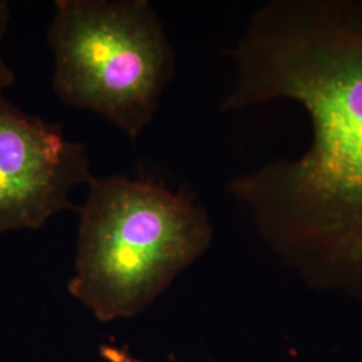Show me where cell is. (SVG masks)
<instances>
[{
    "label": "cell",
    "mask_w": 362,
    "mask_h": 362,
    "mask_svg": "<svg viewBox=\"0 0 362 362\" xmlns=\"http://www.w3.org/2000/svg\"><path fill=\"white\" fill-rule=\"evenodd\" d=\"M221 110L300 106L310 141L235 177L260 235L318 281L362 290V0H272L231 52Z\"/></svg>",
    "instance_id": "obj_1"
},
{
    "label": "cell",
    "mask_w": 362,
    "mask_h": 362,
    "mask_svg": "<svg viewBox=\"0 0 362 362\" xmlns=\"http://www.w3.org/2000/svg\"><path fill=\"white\" fill-rule=\"evenodd\" d=\"M88 185L69 293L101 322L137 317L207 251L211 220L189 194L153 181L112 175Z\"/></svg>",
    "instance_id": "obj_2"
},
{
    "label": "cell",
    "mask_w": 362,
    "mask_h": 362,
    "mask_svg": "<svg viewBox=\"0 0 362 362\" xmlns=\"http://www.w3.org/2000/svg\"><path fill=\"white\" fill-rule=\"evenodd\" d=\"M52 88L136 140L175 77L176 55L148 0H58L47 31Z\"/></svg>",
    "instance_id": "obj_3"
},
{
    "label": "cell",
    "mask_w": 362,
    "mask_h": 362,
    "mask_svg": "<svg viewBox=\"0 0 362 362\" xmlns=\"http://www.w3.org/2000/svg\"><path fill=\"white\" fill-rule=\"evenodd\" d=\"M91 177L82 144L0 94V235L38 230L58 212L78 211L70 192Z\"/></svg>",
    "instance_id": "obj_4"
},
{
    "label": "cell",
    "mask_w": 362,
    "mask_h": 362,
    "mask_svg": "<svg viewBox=\"0 0 362 362\" xmlns=\"http://www.w3.org/2000/svg\"><path fill=\"white\" fill-rule=\"evenodd\" d=\"M8 21H10L8 3L4 0H0V49H1V40L7 31ZM13 83H15V74L11 67H8L4 62V58L0 52V94H4V90L11 88Z\"/></svg>",
    "instance_id": "obj_5"
},
{
    "label": "cell",
    "mask_w": 362,
    "mask_h": 362,
    "mask_svg": "<svg viewBox=\"0 0 362 362\" xmlns=\"http://www.w3.org/2000/svg\"><path fill=\"white\" fill-rule=\"evenodd\" d=\"M101 357L106 362H144L143 360L133 356L130 351L124 348H118L115 345L105 344L100 349Z\"/></svg>",
    "instance_id": "obj_6"
}]
</instances>
